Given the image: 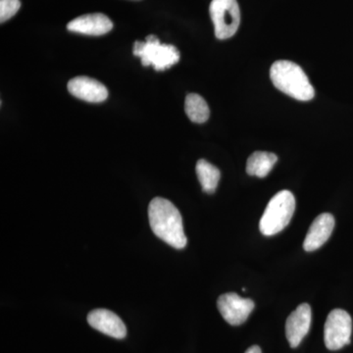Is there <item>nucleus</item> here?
<instances>
[{"label":"nucleus","instance_id":"nucleus-7","mask_svg":"<svg viewBox=\"0 0 353 353\" xmlns=\"http://www.w3.org/2000/svg\"><path fill=\"white\" fill-rule=\"evenodd\" d=\"M217 306L226 322L232 326H240L250 317L255 304L252 299H243L234 292H228L220 296Z\"/></svg>","mask_w":353,"mask_h":353},{"label":"nucleus","instance_id":"nucleus-16","mask_svg":"<svg viewBox=\"0 0 353 353\" xmlns=\"http://www.w3.org/2000/svg\"><path fill=\"white\" fill-rule=\"evenodd\" d=\"M21 7L20 0H0V22L12 18Z\"/></svg>","mask_w":353,"mask_h":353},{"label":"nucleus","instance_id":"nucleus-13","mask_svg":"<svg viewBox=\"0 0 353 353\" xmlns=\"http://www.w3.org/2000/svg\"><path fill=\"white\" fill-rule=\"evenodd\" d=\"M277 155L266 152L252 153L246 163V173L257 178H265L270 173L273 167L277 163Z\"/></svg>","mask_w":353,"mask_h":353},{"label":"nucleus","instance_id":"nucleus-17","mask_svg":"<svg viewBox=\"0 0 353 353\" xmlns=\"http://www.w3.org/2000/svg\"><path fill=\"white\" fill-rule=\"evenodd\" d=\"M245 353H262L261 348L259 345H252L246 350Z\"/></svg>","mask_w":353,"mask_h":353},{"label":"nucleus","instance_id":"nucleus-10","mask_svg":"<svg viewBox=\"0 0 353 353\" xmlns=\"http://www.w3.org/2000/svg\"><path fill=\"white\" fill-rule=\"evenodd\" d=\"M70 94L77 99L88 102H102L108 97L105 85L88 77L80 76L72 79L68 83Z\"/></svg>","mask_w":353,"mask_h":353},{"label":"nucleus","instance_id":"nucleus-12","mask_svg":"<svg viewBox=\"0 0 353 353\" xmlns=\"http://www.w3.org/2000/svg\"><path fill=\"white\" fill-rule=\"evenodd\" d=\"M67 29L88 36H102L113 29V23L102 13L85 14L72 20L67 25Z\"/></svg>","mask_w":353,"mask_h":353},{"label":"nucleus","instance_id":"nucleus-4","mask_svg":"<svg viewBox=\"0 0 353 353\" xmlns=\"http://www.w3.org/2000/svg\"><path fill=\"white\" fill-rule=\"evenodd\" d=\"M134 57H141L143 66H152L157 71H164L178 63L180 52L171 44L161 43L154 34L145 41H136L132 50Z\"/></svg>","mask_w":353,"mask_h":353},{"label":"nucleus","instance_id":"nucleus-8","mask_svg":"<svg viewBox=\"0 0 353 353\" xmlns=\"http://www.w3.org/2000/svg\"><path fill=\"white\" fill-rule=\"evenodd\" d=\"M312 312L307 303H303L292 312L285 322V336L290 347L296 348L301 345L310 330Z\"/></svg>","mask_w":353,"mask_h":353},{"label":"nucleus","instance_id":"nucleus-11","mask_svg":"<svg viewBox=\"0 0 353 353\" xmlns=\"http://www.w3.org/2000/svg\"><path fill=\"white\" fill-rule=\"evenodd\" d=\"M334 224V216L330 213H322L318 216L306 234L303 241V248L305 252H311L321 248L329 240L333 233Z\"/></svg>","mask_w":353,"mask_h":353},{"label":"nucleus","instance_id":"nucleus-15","mask_svg":"<svg viewBox=\"0 0 353 353\" xmlns=\"http://www.w3.org/2000/svg\"><path fill=\"white\" fill-rule=\"evenodd\" d=\"M185 110L192 122L202 124L209 119L210 110L208 102L196 94H190L185 97Z\"/></svg>","mask_w":353,"mask_h":353},{"label":"nucleus","instance_id":"nucleus-9","mask_svg":"<svg viewBox=\"0 0 353 353\" xmlns=\"http://www.w3.org/2000/svg\"><path fill=\"white\" fill-rule=\"evenodd\" d=\"M88 323L90 327L102 334H108L114 339H124L127 328L119 316L108 309H94L88 313Z\"/></svg>","mask_w":353,"mask_h":353},{"label":"nucleus","instance_id":"nucleus-14","mask_svg":"<svg viewBox=\"0 0 353 353\" xmlns=\"http://www.w3.org/2000/svg\"><path fill=\"white\" fill-rule=\"evenodd\" d=\"M196 171L202 190L206 194H214L220 181L219 169L206 160L201 159L197 161Z\"/></svg>","mask_w":353,"mask_h":353},{"label":"nucleus","instance_id":"nucleus-6","mask_svg":"<svg viewBox=\"0 0 353 353\" xmlns=\"http://www.w3.org/2000/svg\"><path fill=\"white\" fill-rule=\"evenodd\" d=\"M352 334V319L347 311L334 309L325 323L324 341L330 350H339L350 345Z\"/></svg>","mask_w":353,"mask_h":353},{"label":"nucleus","instance_id":"nucleus-3","mask_svg":"<svg viewBox=\"0 0 353 353\" xmlns=\"http://www.w3.org/2000/svg\"><path fill=\"white\" fill-rule=\"evenodd\" d=\"M296 210V199L290 190H281L272 197L259 223V230L266 236H275L290 224Z\"/></svg>","mask_w":353,"mask_h":353},{"label":"nucleus","instance_id":"nucleus-5","mask_svg":"<svg viewBox=\"0 0 353 353\" xmlns=\"http://www.w3.org/2000/svg\"><path fill=\"white\" fill-rule=\"evenodd\" d=\"M215 36L227 39L234 36L241 24V11L236 0H212L209 7Z\"/></svg>","mask_w":353,"mask_h":353},{"label":"nucleus","instance_id":"nucleus-1","mask_svg":"<svg viewBox=\"0 0 353 353\" xmlns=\"http://www.w3.org/2000/svg\"><path fill=\"white\" fill-rule=\"evenodd\" d=\"M148 220L153 233L176 250H183L188 240L178 208L162 197H155L148 206Z\"/></svg>","mask_w":353,"mask_h":353},{"label":"nucleus","instance_id":"nucleus-2","mask_svg":"<svg viewBox=\"0 0 353 353\" xmlns=\"http://www.w3.org/2000/svg\"><path fill=\"white\" fill-rule=\"evenodd\" d=\"M272 83L284 94L299 101L314 99L315 90L307 75L299 65L288 60H279L272 65Z\"/></svg>","mask_w":353,"mask_h":353}]
</instances>
